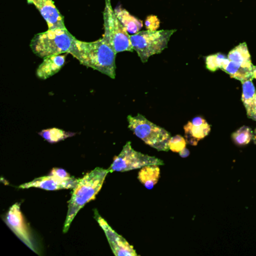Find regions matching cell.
Listing matches in <instances>:
<instances>
[{
    "mask_svg": "<svg viewBox=\"0 0 256 256\" xmlns=\"http://www.w3.org/2000/svg\"><path fill=\"white\" fill-rule=\"evenodd\" d=\"M70 54L84 66L96 70L112 79L116 78V53L104 38L90 42L76 38Z\"/></svg>",
    "mask_w": 256,
    "mask_h": 256,
    "instance_id": "obj_1",
    "label": "cell"
},
{
    "mask_svg": "<svg viewBox=\"0 0 256 256\" xmlns=\"http://www.w3.org/2000/svg\"><path fill=\"white\" fill-rule=\"evenodd\" d=\"M108 173H110L108 169L96 168L94 170L88 172L83 178L79 179L77 186L73 188L71 199L68 202L64 233L68 232L74 217L84 205L96 198Z\"/></svg>",
    "mask_w": 256,
    "mask_h": 256,
    "instance_id": "obj_2",
    "label": "cell"
},
{
    "mask_svg": "<svg viewBox=\"0 0 256 256\" xmlns=\"http://www.w3.org/2000/svg\"><path fill=\"white\" fill-rule=\"evenodd\" d=\"M76 38L67 29H48L34 36L30 42L31 50L40 58L52 55L70 54Z\"/></svg>",
    "mask_w": 256,
    "mask_h": 256,
    "instance_id": "obj_3",
    "label": "cell"
},
{
    "mask_svg": "<svg viewBox=\"0 0 256 256\" xmlns=\"http://www.w3.org/2000/svg\"><path fill=\"white\" fill-rule=\"evenodd\" d=\"M128 128L146 144L158 151H168L170 133L148 120L143 115L128 116Z\"/></svg>",
    "mask_w": 256,
    "mask_h": 256,
    "instance_id": "obj_4",
    "label": "cell"
},
{
    "mask_svg": "<svg viewBox=\"0 0 256 256\" xmlns=\"http://www.w3.org/2000/svg\"><path fill=\"white\" fill-rule=\"evenodd\" d=\"M104 34L102 38L116 54L124 52H134L131 42V36L126 28L118 18L112 6L110 0H106L104 12Z\"/></svg>",
    "mask_w": 256,
    "mask_h": 256,
    "instance_id": "obj_5",
    "label": "cell"
},
{
    "mask_svg": "<svg viewBox=\"0 0 256 256\" xmlns=\"http://www.w3.org/2000/svg\"><path fill=\"white\" fill-rule=\"evenodd\" d=\"M176 32L172 30L140 31L131 36L132 44L142 62H146L150 58L162 53L167 48L170 37Z\"/></svg>",
    "mask_w": 256,
    "mask_h": 256,
    "instance_id": "obj_6",
    "label": "cell"
},
{
    "mask_svg": "<svg viewBox=\"0 0 256 256\" xmlns=\"http://www.w3.org/2000/svg\"><path fill=\"white\" fill-rule=\"evenodd\" d=\"M163 164L164 162L162 160L156 157L150 156L134 150L132 148L131 142H128L124 146L120 154L114 158L113 163L108 170L110 173L126 172L142 168L145 166H161Z\"/></svg>",
    "mask_w": 256,
    "mask_h": 256,
    "instance_id": "obj_7",
    "label": "cell"
},
{
    "mask_svg": "<svg viewBox=\"0 0 256 256\" xmlns=\"http://www.w3.org/2000/svg\"><path fill=\"white\" fill-rule=\"evenodd\" d=\"M5 222L24 244H26L34 252L40 254L38 244L36 242L30 228L26 224L24 217L20 211V203L18 202L10 208L6 214Z\"/></svg>",
    "mask_w": 256,
    "mask_h": 256,
    "instance_id": "obj_8",
    "label": "cell"
},
{
    "mask_svg": "<svg viewBox=\"0 0 256 256\" xmlns=\"http://www.w3.org/2000/svg\"><path fill=\"white\" fill-rule=\"evenodd\" d=\"M94 217L107 236L108 241L114 254L116 256H137L134 247L130 245L125 238L118 234L108 223L100 215L97 210H94Z\"/></svg>",
    "mask_w": 256,
    "mask_h": 256,
    "instance_id": "obj_9",
    "label": "cell"
},
{
    "mask_svg": "<svg viewBox=\"0 0 256 256\" xmlns=\"http://www.w3.org/2000/svg\"><path fill=\"white\" fill-rule=\"evenodd\" d=\"M79 179L74 176L60 178L56 175L49 174L48 176L36 178L31 182L22 184L20 188H38L48 191H56L61 190H73L77 186Z\"/></svg>",
    "mask_w": 256,
    "mask_h": 256,
    "instance_id": "obj_10",
    "label": "cell"
},
{
    "mask_svg": "<svg viewBox=\"0 0 256 256\" xmlns=\"http://www.w3.org/2000/svg\"><path fill=\"white\" fill-rule=\"evenodd\" d=\"M34 4L43 18L46 20L48 29H67L64 23V16L60 12L53 0H29Z\"/></svg>",
    "mask_w": 256,
    "mask_h": 256,
    "instance_id": "obj_11",
    "label": "cell"
},
{
    "mask_svg": "<svg viewBox=\"0 0 256 256\" xmlns=\"http://www.w3.org/2000/svg\"><path fill=\"white\" fill-rule=\"evenodd\" d=\"M187 144L196 146L202 139L210 132V126L202 116L193 118L184 126Z\"/></svg>",
    "mask_w": 256,
    "mask_h": 256,
    "instance_id": "obj_12",
    "label": "cell"
},
{
    "mask_svg": "<svg viewBox=\"0 0 256 256\" xmlns=\"http://www.w3.org/2000/svg\"><path fill=\"white\" fill-rule=\"evenodd\" d=\"M67 54H68L52 55L43 58L42 62L40 64L36 72L37 78L41 80H46L59 72L65 65Z\"/></svg>",
    "mask_w": 256,
    "mask_h": 256,
    "instance_id": "obj_13",
    "label": "cell"
},
{
    "mask_svg": "<svg viewBox=\"0 0 256 256\" xmlns=\"http://www.w3.org/2000/svg\"><path fill=\"white\" fill-rule=\"evenodd\" d=\"M252 80L248 79L242 82L241 100L246 110L247 116L256 122V89Z\"/></svg>",
    "mask_w": 256,
    "mask_h": 256,
    "instance_id": "obj_14",
    "label": "cell"
},
{
    "mask_svg": "<svg viewBox=\"0 0 256 256\" xmlns=\"http://www.w3.org/2000/svg\"><path fill=\"white\" fill-rule=\"evenodd\" d=\"M253 68H248V67L238 65V64L229 60L228 58L221 70L229 74L232 78L236 79L242 83L248 79H252Z\"/></svg>",
    "mask_w": 256,
    "mask_h": 256,
    "instance_id": "obj_15",
    "label": "cell"
},
{
    "mask_svg": "<svg viewBox=\"0 0 256 256\" xmlns=\"http://www.w3.org/2000/svg\"><path fill=\"white\" fill-rule=\"evenodd\" d=\"M228 58L229 60L242 66L248 68L254 67L252 62L251 55L246 42L240 43L239 46L230 50L228 54Z\"/></svg>",
    "mask_w": 256,
    "mask_h": 256,
    "instance_id": "obj_16",
    "label": "cell"
},
{
    "mask_svg": "<svg viewBox=\"0 0 256 256\" xmlns=\"http://www.w3.org/2000/svg\"><path fill=\"white\" fill-rule=\"evenodd\" d=\"M160 176V168L157 166H145L138 173V180L148 190H152Z\"/></svg>",
    "mask_w": 256,
    "mask_h": 256,
    "instance_id": "obj_17",
    "label": "cell"
},
{
    "mask_svg": "<svg viewBox=\"0 0 256 256\" xmlns=\"http://www.w3.org/2000/svg\"><path fill=\"white\" fill-rule=\"evenodd\" d=\"M115 11V10H114ZM118 18L120 20L121 23L126 28L127 31L132 34H137L140 30V28L143 26L142 22L138 19L132 16L128 12L124 10H120L119 12L115 11Z\"/></svg>",
    "mask_w": 256,
    "mask_h": 256,
    "instance_id": "obj_18",
    "label": "cell"
},
{
    "mask_svg": "<svg viewBox=\"0 0 256 256\" xmlns=\"http://www.w3.org/2000/svg\"><path fill=\"white\" fill-rule=\"evenodd\" d=\"M40 136L46 139L49 143H58L61 140H65L66 138L74 136V133L67 132L59 128H50V130H44L40 132Z\"/></svg>",
    "mask_w": 256,
    "mask_h": 256,
    "instance_id": "obj_19",
    "label": "cell"
},
{
    "mask_svg": "<svg viewBox=\"0 0 256 256\" xmlns=\"http://www.w3.org/2000/svg\"><path fill=\"white\" fill-rule=\"evenodd\" d=\"M253 136L254 134L252 128L244 126L232 134V138L236 146H244L250 143L253 139Z\"/></svg>",
    "mask_w": 256,
    "mask_h": 256,
    "instance_id": "obj_20",
    "label": "cell"
},
{
    "mask_svg": "<svg viewBox=\"0 0 256 256\" xmlns=\"http://www.w3.org/2000/svg\"><path fill=\"white\" fill-rule=\"evenodd\" d=\"M228 60V56L222 54H216L206 58V68L211 72H216L218 68H222L223 65Z\"/></svg>",
    "mask_w": 256,
    "mask_h": 256,
    "instance_id": "obj_21",
    "label": "cell"
},
{
    "mask_svg": "<svg viewBox=\"0 0 256 256\" xmlns=\"http://www.w3.org/2000/svg\"><path fill=\"white\" fill-rule=\"evenodd\" d=\"M186 140L182 136H176L174 137L170 138L169 140L168 146L170 150L175 152H180L185 149L186 146Z\"/></svg>",
    "mask_w": 256,
    "mask_h": 256,
    "instance_id": "obj_22",
    "label": "cell"
},
{
    "mask_svg": "<svg viewBox=\"0 0 256 256\" xmlns=\"http://www.w3.org/2000/svg\"><path fill=\"white\" fill-rule=\"evenodd\" d=\"M50 174L56 175V176H60V178H68V176H70V174L66 170L60 168H54L50 172Z\"/></svg>",
    "mask_w": 256,
    "mask_h": 256,
    "instance_id": "obj_23",
    "label": "cell"
},
{
    "mask_svg": "<svg viewBox=\"0 0 256 256\" xmlns=\"http://www.w3.org/2000/svg\"><path fill=\"white\" fill-rule=\"evenodd\" d=\"M179 154L181 157H182V158H186V157H187L190 155V152L186 148H185V149L182 150L181 152H180Z\"/></svg>",
    "mask_w": 256,
    "mask_h": 256,
    "instance_id": "obj_24",
    "label": "cell"
},
{
    "mask_svg": "<svg viewBox=\"0 0 256 256\" xmlns=\"http://www.w3.org/2000/svg\"><path fill=\"white\" fill-rule=\"evenodd\" d=\"M252 79L256 80V66H254V68H253Z\"/></svg>",
    "mask_w": 256,
    "mask_h": 256,
    "instance_id": "obj_25",
    "label": "cell"
},
{
    "mask_svg": "<svg viewBox=\"0 0 256 256\" xmlns=\"http://www.w3.org/2000/svg\"><path fill=\"white\" fill-rule=\"evenodd\" d=\"M253 142H254V143L256 144V130L254 131V136H253Z\"/></svg>",
    "mask_w": 256,
    "mask_h": 256,
    "instance_id": "obj_26",
    "label": "cell"
}]
</instances>
